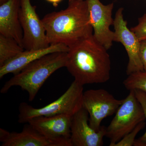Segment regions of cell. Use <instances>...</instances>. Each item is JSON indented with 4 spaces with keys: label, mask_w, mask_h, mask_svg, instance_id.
Instances as JSON below:
<instances>
[{
    "label": "cell",
    "mask_w": 146,
    "mask_h": 146,
    "mask_svg": "<svg viewBox=\"0 0 146 146\" xmlns=\"http://www.w3.org/2000/svg\"><path fill=\"white\" fill-rule=\"evenodd\" d=\"M69 48L65 67L75 81L84 86L104 83L109 80V54L93 35Z\"/></svg>",
    "instance_id": "6da1fadb"
},
{
    "label": "cell",
    "mask_w": 146,
    "mask_h": 146,
    "mask_svg": "<svg viewBox=\"0 0 146 146\" xmlns=\"http://www.w3.org/2000/svg\"><path fill=\"white\" fill-rule=\"evenodd\" d=\"M42 20L50 45L70 48L93 35L86 0H69L67 8L48 13Z\"/></svg>",
    "instance_id": "7a4b0ae2"
},
{
    "label": "cell",
    "mask_w": 146,
    "mask_h": 146,
    "mask_svg": "<svg viewBox=\"0 0 146 146\" xmlns=\"http://www.w3.org/2000/svg\"><path fill=\"white\" fill-rule=\"evenodd\" d=\"M67 52L49 54L35 60L5 83L1 90L5 94L11 87L19 86L29 94L32 101L48 78L58 69L65 67Z\"/></svg>",
    "instance_id": "3957f363"
},
{
    "label": "cell",
    "mask_w": 146,
    "mask_h": 146,
    "mask_svg": "<svg viewBox=\"0 0 146 146\" xmlns=\"http://www.w3.org/2000/svg\"><path fill=\"white\" fill-rule=\"evenodd\" d=\"M83 86L75 80L64 94L55 101L41 108H35L25 102L19 107L18 122L27 123L39 116L66 115L72 116L82 108Z\"/></svg>",
    "instance_id": "277c9868"
},
{
    "label": "cell",
    "mask_w": 146,
    "mask_h": 146,
    "mask_svg": "<svg viewBox=\"0 0 146 146\" xmlns=\"http://www.w3.org/2000/svg\"><path fill=\"white\" fill-rule=\"evenodd\" d=\"M145 119L143 107L134 90L130 91L106 128V136L110 140L109 146H113Z\"/></svg>",
    "instance_id": "5b68a950"
},
{
    "label": "cell",
    "mask_w": 146,
    "mask_h": 146,
    "mask_svg": "<svg viewBox=\"0 0 146 146\" xmlns=\"http://www.w3.org/2000/svg\"><path fill=\"white\" fill-rule=\"evenodd\" d=\"M124 100L117 99L104 89H90L84 92L82 108L88 112L91 127L99 130L102 121L116 113Z\"/></svg>",
    "instance_id": "8992f818"
},
{
    "label": "cell",
    "mask_w": 146,
    "mask_h": 146,
    "mask_svg": "<svg viewBox=\"0 0 146 146\" xmlns=\"http://www.w3.org/2000/svg\"><path fill=\"white\" fill-rule=\"evenodd\" d=\"M36 6L30 0H21L19 18L23 33V46L25 50H38L49 46L42 20L36 13Z\"/></svg>",
    "instance_id": "52a82bcc"
},
{
    "label": "cell",
    "mask_w": 146,
    "mask_h": 146,
    "mask_svg": "<svg viewBox=\"0 0 146 146\" xmlns=\"http://www.w3.org/2000/svg\"><path fill=\"white\" fill-rule=\"evenodd\" d=\"M86 1L94 39L108 50L114 42L115 33L110 29L114 24V19L112 17L114 3L104 5L100 0Z\"/></svg>",
    "instance_id": "ba28073f"
},
{
    "label": "cell",
    "mask_w": 146,
    "mask_h": 146,
    "mask_svg": "<svg viewBox=\"0 0 146 146\" xmlns=\"http://www.w3.org/2000/svg\"><path fill=\"white\" fill-rule=\"evenodd\" d=\"M123 8H119L115 14L113 25L115 29L114 42H120L124 47L128 56L126 73L127 75L138 72H144L140 56V41L129 29L127 22L124 19Z\"/></svg>",
    "instance_id": "9c48e42d"
},
{
    "label": "cell",
    "mask_w": 146,
    "mask_h": 146,
    "mask_svg": "<svg viewBox=\"0 0 146 146\" xmlns=\"http://www.w3.org/2000/svg\"><path fill=\"white\" fill-rule=\"evenodd\" d=\"M2 146H72L70 139L48 138L28 123L20 132L7 131L0 128Z\"/></svg>",
    "instance_id": "30bf717a"
},
{
    "label": "cell",
    "mask_w": 146,
    "mask_h": 146,
    "mask_svg": "<svg viewBox=\"0 0 146 146\" xmlns=\"http://www.w3.org/2000/svg\"><path fill=\"white\" fill-rule=\"evenodd\" d=\"M106 134V127L96 131L89 123L88 112L83 108L72 117L70 141L72 146H101Z\"/></svg>",
    "instance_id": "8fae6325"
},
{
    "label": "cell",
    "mask_w": 146,
    "mask_h": 146,
    "mask_svg": "<svg viewBox=\"0 0 146 146\" xmlns=\"http://www.w3.org/2000/svg\"><path fill=\"white\" fill-rule=\"evenodd\" d=\"M72 116L66 115L39 116L28 122L32 127L47 138L70 139Z\"/></svg>",
    "instance_id": "7c38bea8"
},
{
    "label": "cell",
    "mask_w": 146,
    "mask_h": 146,
    "mask_svg": "<svg viewBox=\"0 0 146 146\" xmlns=\"http://www.w3.org/2000/svg\"><path fill=\"white\" fill-rule=\"evenodd\" d=\"M21 0H8L0 5V34L15 39L23 46V33L19 18Z\"/></svg>",
    "instance_id": "4fadbf2b"
},
{
    "label": "cell",
    "mask_w": 146,
    "mask_h": 146,
    "mask_svg": "<svg viewBox=\"0 0 146 146\" xmlns=\"http://www.w3.org/2000/svg\"><path fill=\"white\" fill-rule=\"evenodd\" d=\"M69 47L62 44L50 45L45 48L26 50L0 67V78L9 74L15 75L38 58L52 53L68 52Z\"/></svg>",
    "instance_id": "5bb4252c"
},
{
    "label": "cell",
    "mask_w": 146,
    "mask_h": 146,
    "mask_svg": "<svg viewBox=\"0 0 146 146\" xmlns=\"http://www.w3.org/2000/svg\"><path fill=\"white\" fill-rule=\"evenodd\" d=\"M24 50L15 39L0 34V67Z\"/></svg>",
    "instance_id": "9a60e30c"
},
{
    "label": "cell",
    "mask_w": 146,
    "mask_h": 146,
    "mask_svg": "<svg viewBox=\"0 0 146 146\" xmlns=\"http://www.w3.org/2000/svg\"><path fill=\"white\" fill-rule=\"evenodd\" d=\"M123 84L129 91L138 90L146 93V72L141 71L129 75Z\"/></svg>",
    "instance_id": "2e32d148"
},
{
    "label": "cell",
    "mask_w": 146,
    "mask_h": 146,
    "mask_svg": "<svg viewBox=\"0 0 146 146\" xmlns=\"http://www.w3.org/2000/svg\"><path fill=\"white\" fill-rule=\"evenodd\" d=\"M145 121L139 123L132 131L127 134L117 143L115 144L113 146H132L135 142V138L138 133L145 126Z\"/></svg>",
    "instance_id": "e0dca14e"
},
{
    "label": "cell",
    "mask_w": 146,
    "mask_h": 146,
    "mask_svg": "<svg viewBox=\"0 0 146 146\" xmlns=\"http://www.w3.org/2000/svg\"><path fill=\"white\" fill-rule=\"evenodd\" d=\"M134 91L136 98L143 107L146 119V93L141 90ZM133 146H146V131L140 138L135 140Z\"/></svg>",
    "instance_id": "ac0fdd59"
},
{
    "label": "cell",
    "mask_w": 146,
    "mask_h": 146,
    "mask_svg": "<svg viewBox=\"0 0 146 146\" xmlns=\"http://www.w3.org/2000/svg\"><path fill=\"white\" fill-rule=\"evenodd\" d=\"M130 30L140 42L146 39V13L138 18V25L131 28Z\"/></svg>",
    "instance_id": "d6986e66"
},
{
    "label": "cell",
    "mask_w": 146,
    "mask_h": 146,
    "mask_svg": "<svg viewBox=\"0 0 146 146\" xmlns=\"http://www.w3.org/2000/svg\"><path fill=\"white\" fill-rule=\"evenodd\" d=\"M140 56L144 71L146 72V39L140 42Z\"/></svg>",
    "instance_id": "ffe728a7"
},
{
    "label": "cell",
    "mask_w": 146,
    "mask_h": 146,
    "mask_svg": "<svg viewBox=\"0 0 146 146\" xmlns=\"http://www.w3.org/2000/svg\"><path fill=\"white\" fill-rule=\"evenodd\" d=\"M47 1L51 3L55 7H56L58 4L61 2L63 0H46Z\"/></svg>",
    "instance_id": "44dd1931"
},
{
    "label": "cell",
    "mask_w": 146,
    "mask_h": 146,
    "mask_svg": "<svg viewBox=\"0 0 146 146\" xmlns=\"http://www.w3.org/2000/svg\"><path fill=\"white\" fill-rule=\"evenodd\" d=\"M8 0H0V5L7 2Z\"/></svg>",
    "instance_id": "7402d4cb"
}]
</instances>
